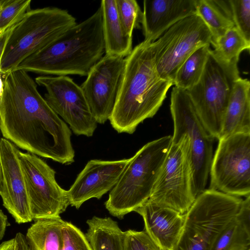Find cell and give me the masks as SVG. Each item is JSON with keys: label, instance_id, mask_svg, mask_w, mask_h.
Segmentation results:
<instances>
[{"label": "cell", "instance_id": "cell-1", "mask_svg": "<svg viewBox=\"0 0 250 250\" xmlns=\"http://www.w3.org/2000/svg\"><path fill=\"white\" fill-rule=\"evenodd\" d=\"M0 130L4 138L30 153L62 164L74 162L71 129L24 70H14L5 76Z\"/></svg>", "mask_w": 250, "mask_h": 250}, {"label": "cell", "instance_id": "cell-2", "mask_svg": "<svg viewBox=\"0 0 250 250\" xmlns=\"http://www.w3.org/2000/svg\"><path fill=\"white\" fill-rule=\"evenodd\" d=\"M121 88L109 118L118 133H133L139 124L157 112L170 87L156 70L152 42L144 40L125 58Z\"/></svg>", "mask_w": 250, "mask_h": 250}, {"label": "cell", "instance_id": "cell-3", "mask_svg": "<svg viewBox=\"0 0 250 250\" xmlns=\"http://www.w3.org/2000/svg\"><path fill=\"white\" fill-rule=\"evenodd\" d=\"M104 53L102 11L100 6L88 18L26 58L15 70L56 76H87Z\"/></svg>", "mask_w": 250, "mask_h": 250}, {"label": "cell", "instance_id": "cell-4", "mask_svg": "<svg viewBox=\"0 0 250 250\" xmlns=\"http://www.w3.org/2000/svg\"><path fill=\"white\" fill-rule=\"evenodd\" d=\"M171 142V135L154 140L130 158L104 203L112 216L121 219L149 199Z\"/></svg>", "mask_w": 250, "mask_h": 250}, {"label": "cell", "instance_id": "cell-5", "mask_svg": "<svg viewBox=\"0 0 250 250\" xmlns=\"http://www.w3.org/2000/svg\"><path fill=\"white\" fill-rule=\"evenodd\" d=\"M77 24L67 10L44 7L30 10L15 26L1 58L0 71L15 70L26 58L39 51Z\"/></svg>", "mask_w": 250, "mask_h": 250}, {"label": "cell", "instance_id": "cell-6", "mask_svg": "<svg viewBox=\"0 0 250 250\" xmlns=\"http://www.w3.org/2000/svg\"><path fill=\"white\" fill-rule=\"evenodd\" d=\"M243 200L216 190L205 189L185 214L174 250H211L221 231L236 216Z\"/></svg>", "mask_w": 250, "mask_h": 250}, {"label": "cell", "instance_id": "cell-7", "mask_svg": "<svg viewBox=\"0 0 250 250\" xmlns=\"http://www.w3.org/2000/svg\"><path fill=\"white\" fill-rule=\"evenodd\" d=\"M240 77L238 63L220 60L210 48L199 81L186 90L201 122L214 139L219 137L229 99Z\"/></svg>", "mask_w": 250, "mask_h": 250}, {"label": "cell", "instance_id": "cell-8", "mask_svg": "<svg viewBox=\"0 0 250 250\" xmlns=\"http://www.w3.org/2000/svg\"><path fill=\"white\" fill-rule=\"evenodd\" d=\"M195 198L189 140L185 134L172 136L171 144L149 199L184 214Z\"/></svg>", "mask_w": 250, "mask_h": 250}, {"label": "cell", "instance_id": "cell-9", "mask_svg": "<svg viewBox=\"0 0 250 250\" xmlns=\"http://www.w3.org/2000/svg\"><path fill=\"white\" fill-rule=\"evenodd\" d=\"M170 109L174 124L172 136L185 134L189 140L194 193L196 197L205 189L207 184L214 138L201 122L186 90L173 87Z\"/></svg>", "mask_w": 250, "mask_h": 250}, {"label": "cell", "instance_id": "cell-10", "mask_svg": "<svg viewBox=\"0 0 250 250\" xmlns=\"http://www.w3.org/2000/svg\"><path fill=\"white\" fill-rule=\"evenodd\" d=\"M211 34L196 14L184 18L169 27L152 46L159 76L173 82L184 61L196 49L211 44Z\"/></svg>", "mask_w": 250, "mask_h": 250}, {"label": "cell", "instance_id": "cell-11", "mask_svg": "<svg viewBox=\"0 0 250 250\" xmlns=\"http://www.w3.org/2000/svg\"><path fill=\"white\" fill-rule=\"evenodd\" d=\"M218 141L209 170V188L236 197L250 196V133Z\"/></svg>", "mask_w": 250, "mask_h": 250}, {"label": "cell", "instance_id": "cell-12", "mask_svg": "<svg viewBox=\"0 0 250 250\" xmlns=\"http://www.w3.org/2000/svg\"><path fill=\"white\" fill-rule=\"evenodd\" d=\"M34 220L59 216L69 205L67 190L57 182L55 171L38 156L19 151Z\"/></svg>", "mask_w": 250, "mask_h": 250}, {"label": "cell", "instance_id": "cell-13", "mask_svg": "<svg viewBox=\"0 0 250 250\" xmlns=\"http://www.w3.org/2000/svg\"><path fill=\"white\" fill-rule=\"evenodd\" d=\"M35 82L44 87V99L53 111L77 135L91 137L97 123L92 115L80 86L67 76L42 75Z\"/></svg>", "mask_w": 250, "mask_h": 250}, {"label": "cell", "instance_id": "cell-14", "mask_svg": "<svg viewBox=\"0 0 250 250\" xmlns=\"http://www.w3.org/2000/svg\"><path fill=\"white\" fill-rule=\"evenodd\" d=\"M125 64V58L105 54L92 68L80 86L98 124H104L112 113Z\"/></svg>", "mask_w": 250, "mask_h": 250}, {"label": "cell", "instance_id": "cell-15", "mask_svg": "<svg viewBox=\"0 0 250 250\" xmlns=\"http://www.w3.org/2000/svg\"><path fill=\"white\" fill-rule=\"evenodd\" d=\"M19 151L8 140L0 139V195L3 206L15 222L21 224L31 222L33 219L19 159Z\"/></svg>", "mask_w": 250, "mask_h": 250}, {"label": "cell", "instance_id": "cell-16", "mask_svg": "<svg viewBox=\"0 0 250 250\" xmlns=\"http://www.w3.org/2000/svg\"><path fill=\"white\" fill-rule=\"evenodd\" d=\"M130 160L89 161L67 190L69 205L79 209L91 198L101 199L115 187Z\"/></svg>", "mask_w": 250, "mask_h": 250}, {"label": "cell", "instance_id": "cell-17", "mask_svg": "<svg viewBox=\"0 0 250 250\" xmlns=\"http://www.w3.org/2000/svg\"><path fill=\"white\" fill-rule=\"evenodd\" d=\"M135 212L143 218L145 231L160 250H174L181 233L185 214L159 206L148 199Z\"/></svg>", "mask_w": 250, "mask_h": 250}, {"label": "cell", "instance_id": "cell-18", "mask_svg": "<svg viewBox=\"0 0 250 250\" xmlns=\"http://www.w3.org/2000/svg\"><path fill=\"white\" fill-rule=\"evenodd\" d=\"M196 0H145L142 20L145 41L154 42L180 20L196 14Z\"/></svg>", "mask_w": 250, "mask_h": 250}, {"label": "cell", "instance_id": "cell-19", "mask_svg": "<svg viewBox=\"0 0 250 250\" xmlns=\"http://www.w3.org/2000/svg\"><path fill=\"white\" fill-rule=\"evenodd\" d=\"M238 133H250V82L241 77L229 99L218 140Z\"/></svg>", "mask_w": 250, "mask_h": 250}, {"label": "cell", "instance_id": "cell-20", "mask_svg": "<svg viewBox=\"0 0 250 250\" xmlns=\"http://www.w3.org/2000/svg\"><path fill=\"white\" fill-rule=\"evenodd\" d=\"M100 7L105 54L126 57L133 49L132 36L127 33L120 21L115 0H103Z\"/></svg>", "mask_w": 250, "mask_h": 250}, {"label": "cell", "instance_id": "cell-21", "mask_svg": "<svg viewBox=\"0 0 250 250\" xmlns=\"http://www.w3.org/2000/svg\"><path fill=\"white\" fill-rule=\"evenodd\" d=\"M66 222L60 216L35 220L25 235L30 249L62 250Z\"/></svg>", "mask_w": 250, "mask_h": 250}, {"label": "cell", "instance_id": "cell-22", "mask_svg": "<svg viewBox=\"0 0 250 250\" xmlns=\"http://www.w3.org/2000/svg\"><path fill=\"white\" fill-rule=\"evenodd\" d=\"M86 238L93 250H123L124 232L110 217L94 216L86 221Z\"/></svg>", "mask_w": 250, "mask_h": 250}, {"label": "cell", "instance_id": "cell-23", "mask_svg": "<svg viewBox=\"0 0 250 250\" xmlns=\"http://www.w3.org/2000/svg\"><path fill=\"white\" fill-rule=\"evenodd\" d=\"M196 14L211 34V44L235 27L228 0H196Z\"/></svg>", "mask_w": 250, "mask_h": 250}, {"label": "cell", "instance_id": "cell-24", "mask_svg": "<svg viewBox=\"0 0 250 250\" xmlns=\"http://www.w3.org/2000/svg\"><path fill=\"white\" fill-rule=\"evenodd\" d=\"M210 44L202 46L193 52L178 69L173 81L175 87L187 90L199 81L209 54Z\"/></svg>", "mask_w": 250, "mask_h": 250}, {"label": "cell", "instance_id": "cell-25", "mask_svg": "<svg viewBox=\"0 0 250 250\" xmlns=\"http://www.w3.org/2000/svg\"><path fill=\"white\" fill-rule=\"evenodd\" d=\"M250 249V226L235 216L226 226L211 250H249Z\"/></svg>", "mask_w": 250, "mask_h": 250}, {"label": "cell", "instance_id": "cell-26", "mask_svg": "<svg viewBox=\"0 0 250 250\" xmlns=\"http://www.w3.org/2000/svg\"><path fill=\"white\" fill-rule=\"evenodd\" d=\"M212 52L221 61L229 63H237L240 54L250 48V42L247 41L240 32L233 27L213 42Z\"/></svg>", "mask_w": 250, "mask_h": 250}, {"label": "cell", "instance_id": "cell-27", "mask_svg": "<svg viewBox=\"0 0 250 250\" xmlns=\"http://www.w3.org/2000/svg\"><path fill=\"white\" fill-rule=\"evenodd\" d=\"M31 2V0H1L0 36L22 19L30 10Z\"/></svg>", "mask_w": 250, "mask_h": 250}, {"label": "cell", "instance_id": "cell-28", "mask_svg": "<svg viewBox=\"0 0 250 250\" xmlns=\"http://www.w3.org/2000/svg\"><path fill=\"white\" fill-rule=\"evenodd\" d=\"M118 14L125 31L132 36L134 29L140 28L143 12L135 0H115Z\"/></svg>", "mask_w": 250, "mask_h": 250}, {"label": "cell", "instance_id": "cell-29", "mask_svg": "<svg viewBox=\"0 0 250 250\" xmlns=\"http://www.w3.org/2000/svg\"><path fill=\"white\" fill-rule=\"evenodd\" d=\"M235 27L250 42V0H229Z\"/></svg>", "mask_w": 250, "mask_h": 250}, {"label": "cell", "instance_id": "cell-30", "mask_svg": "<svg viewBox=\"0 0 250 250\" xmlns=\"http://www.w3.org/2000/svg\"><path fill=\"white\" fill-rule=\"evenodd\" d=\"M63 235L62 250H93L85 234L71 223L66 222Z\"/></svg>", "mask_w": 250, "mask_h": 250}, {"label": "cell", "instance_id": "cell-31", "mask_svg": "<svg viewBox=\"0 0 250 250\" xmlns=\"http://www.w3.org/2000/svg\"><path fill=\"white\" fill-rule=\"evenodd\" d=\"M123 250H160L145 230L124 232Z\"/></svg>", "mask_w": 250, "mask_h": 250}, {"label": "cell", "instance_id": "cell-32", "mask_svg": "<svg viewBox=\"0 0 250 250\" xmlns=\"http://www.w3.org/2000/svg\"><path fill=\"white\" fill-rule=\"evenodd\" d=\"M15 250H31L28 245L25 236L21 232H18L14 237Z\"/></svg>", "mask_w": 250, "mask_h": 250}, {"label": "cell", "instance_id": "cell-33", "mask_svg": "<svg viewBox=\"0 0 250 250\" xmlns=\"http://www.w3.org/2000/svg\"><path fill=\"white\" fill-rule=\"evenodd\" d=\"M16 24L9 27L0 36V64L8 40Z\"/></svg>", "mask_w": 250, "mask_h": 250}, {"label": "cell", "instance_id": "cell-34", "mask_svg": "<svg viewBox=\"0 0 250 250\" xmlns=\"http://www.w3.org/2000/svg\"><path fill=\"white\" fill-rule=\"evenodd\" d=\"M9 225L7 216L0 209V241L3 238L6 227Z\"/></svg>", "mask_w": 250, "mask_h": 250}, {"label": "cell", "instance_id": "cell-35", "mask_svg": "<svg viewBox=\"0 0 250 250\" xmlns=\"http://www.w3.org/2000/svg\"><path fill=\"white\" fill-rule=\"evenodd\" d=\"M0 250H15L14 238L3 242L0 245Z\"/></svg>", "mask_w": 250, "mask_h": 250}, {"label": "cell", "instance_id": "cell-36", "mask_svg": "<svg viewBox=\"0 0 250 250\" xmlns=\"http://www.w3.org/2000/svg\"><path fill=\"white\" fill-rule=\"evenodd\" d=\"M6 74L0 71V102L4 91L5 78Z\"/></svg>", "mask_w": 250, "mask_h": 250}, {"label": "cell", "instance_id": "cell-37", "mask_svg": "<svg viewBox=\"0 0 250 250\" xmlns=\"http://www.w3.org/2000/svg\"><path fill=\"white\" fill-rule=\"evenodd\" d=\"M0 181H1V169H0Z\"/></svg>", "mask_w": 250, "mask_h": 250}, {"label": "cell", "instance_id": "cell-38", "mask_svg": "<svg viewBox=\"0 0 250 250\" xmlns=\"http://www.w3.org/2000/svg\"><path fill=\"white\" fill-rule=\"evenodd\" d=\"M1 0H0V8H1Z\"/></svg>", "mask_w": 250, "mask_h": 250}, {"label": "cell", "instance_id": "cell-39", "mask_svg": "<svg viewBox=\"0 0 250 250\" xmlns=\"http://www.w3.org/2000/svg\"></svg>", "mask_w": 250, "mask_h": 250}, {"label": "cell", "instance_id": "cell-40", "mask_svg": "<svg viewBox=\"0 0 250 250\" xmlns=\"http://www.w3.org/2000/svg\"></svg>", "mask_w": 250, "mask_h": 250}]
</instances>
